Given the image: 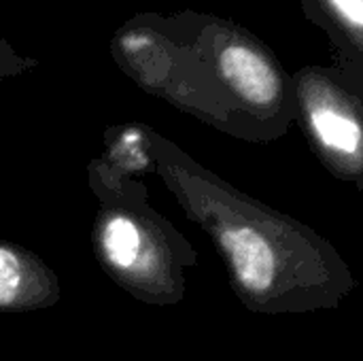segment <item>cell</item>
Instances as JSON below:
<instances>
[{
    "label": "cell",
    "mask_w": 363,
    "mask_h": 361,
    "mask_svg": "<svg viewBox=\"0 0 363 361\" xmlns=\"http://www.w3.org/2000/svg\"><path fill=\"white\" fill-rule=\"evenodd\" d=\"M87 185L100 200L91 251L100 268L132 298L174 306L187 291V270L198 264L191 243L149 204L143 181H123L87 164Z\"/></svg>",
    "instance_id": "cell-2"
},
{
    "label": "cell",
    "mask_w": 363,
    "mask_h": 361,
    "mask_svg": "<svg viewBox=\"0 0 363 361\" xmlns=\"http://www.w3.org/2000/svg\"><path fill=\"white\" fill-rule=\"evenodd\" d=\"M179 32L202 57L223 100L232 136L247 143H274L298 121L294 74L253 32L232 19L200 13H170Z\"/></svg>",
    "instance_id": "cell-3"
},
{
    "label": "cell",
    "mask_w": 363,
    "mask_h": 361,
    "mask_svg": "<svg viewBox=\"0 0 363 361\" xmlns=\"http://www.w3.org/2000/svg\"><path fill=\"white\" fill-rule=\"evenodd\" d=\"M298 123L311 151L338 181L363 185V102L338 68L308 64L294 72Z\"/></svg>",
    "instance_id": "cell-5"
},
{
    "label": "cell",
    "mask_w": 363,
    "mask_h": 361,
    "mask_svg": "<svg viewBox=\"0 0 363 361\" xmlns=\"http://www.w3.org/2000/svg\"><path fill=\"white\" fill-rule=\"evenodd\" d=\"M359 361H363V357H362V360H359Z\"/></svg>",
    "instance_id": "cell-11"
},
{
    "label": "cell",
    "mask_w": 363,
    "mask_h": 361,
    "mask_svg": "<svg viewBox=\"0 0 363 361\" xmlns=\"http://www.w3.org/2000/svg\"><path fill=\"white\" fill-rule=\"evenodd\" d=\"M153 128L140 121L108 126L102 134L104 151L91 162L106 174L123 181H140L153 172Z\"/></svg>",
    "instance_id": "cell-8"
},
{
    "label": "cell",
    "mask_w": 363,
    "mask_h": 361,
    "mask_svg": "<svg viewBox=\"0 0 363 361\" xmlns=\"http://www.w3.org/2000/svg\"><path fill=\"white\" fill-rule=\"evenodd\" d=\"M57 274L30 249L0 240V313H34L60 302Z\"/></svg>",
    "instance_id": "cell-6"
},
{
    "label": "cell",
    "mask_w": 363,
    "mask_h": 361,
    "mask_svg": "<svg viewBox=\"0 0 363 361\" xmlns=\"http://www.w3.org/2000/svg\"><path fill=\"white\" fill-rule=\"evenodd\" d=\"M111 55L143 91L232 136L230 113L202 57L170 15L143 11L125 19L111 38Z\"/></svg>",
    "instance_id": "cell-4"
},
{
    "label": "cell",
    "mask_w": 363,
    "mask_h": 361,
    "mask_svg": "<svg viewBox=\"0 0 363 361\" xmlns=\"http://www.w3.org/2000/svg\"><path fill=\"white\" fill-rule=\"evenodd\" d=\"M359 191H362V196H363V185H362V187H359Z\"/></svg>",
    "instance_id": "cell-10"
},
{
    "label": "cell",
    "mask_w": 363,
    "mask_h": 361,
    "mask_svg": "<svg viewBox=\"0 0 363 361\" xmlns=\"http://www.w3.org/2000/svg\"><path fill=\"white\" fill-rule=\"evenodd\" d=\"M38 66V60L28 57L17 53L2 36H0V79H11V77H19L32 68Z\"/></svg>",
    "instance_id": "cell-9"
},
{
    "label": "cell",
    "mask_w": 363,
    "mask_h": 361,
    "mask_svg": "<svg viewBox=\"0 0 363 361\" xmlns=\"http://www.w3.org/2000/svg\"><path fill=\"white\" fill-rule=\"evenodd\" d=\"M153 172L217 247L238 302L255 315L338 309L357 279L332 240L249 196L153 130Z\"/></svg>",
    "instance_id": "cell-1"
},
{
    "label": "cell",
    "mask_w": 363,
    "mask_h": 361,
    "mask_svg": "<svg viewBox=\"0 0 363 361\" xmlns=\"http://www.w3.org/2000/svg\"><path fill=\"white\" fill-rule=\"evenodd\" d=\"M302 11L330 36L336 66L363 70V0H302Z\"/></svg>",
    "instance_id": "cell-7"
}]
</instances>
